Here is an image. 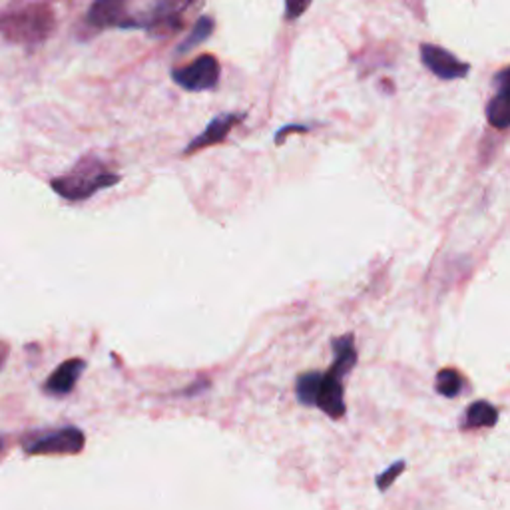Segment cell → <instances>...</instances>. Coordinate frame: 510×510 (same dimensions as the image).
I'll list each match as a JSON object with an SVG mask.
<instances>
[{
	"label": "cell",
	"instance_id": "obj_2",
	"mask_svg": "<svg viewBox=\"0 0 510 510\" xmlns=\"http://www.w3.org/2000/svg\"><path fill=\"white\" fill-rule=\"evenodd\" d=\"M120 180L122 175L98 156H85L61 178L50 180V188L69 202H85L100 190L118 186Z\"/></svg>",
	"mask_w": 510,
	"mask_h": 510
},
{
	"label": "cell",
	"instance_id": "obj_4",
	"mask_svg": "<svg viewBox=\"0 0 510 510\" xmlns=\"http://www.w3.org/2000/svg\"><path fill=\"white\" fill-rule=\"evenodd\" d=\"M54 30V16L48 8H28L24 12L4 16L3 32L8 43L35 46L45 43Z\"/></svg>",
	"mask_w": 510,
	"mask_h": 510
},
{
	"label": "cell",
	"instance_id": "obj_16",
	"mask_svg": "<svg viewBox=\"0 0 510 510\" xmlns=\"http://www.w3.org/2000/svg\"><path fill=\"white\" fill-rule=\"evenodd\" d=\"M405 471V461H397L393 463L387 471H383L377 474V489L379 490H387L393 482L397 481V476Z\"/></svg>",
	"mask_w": 510,
	"mask_h": 510
},
{
	"label": "cell",
	"instance_id": "obj_6",
	"mask_svg": "<svg viewBox=\"0 0 510 510\" xmlns=\"http://www.w3.org/2000/svg\"><path fill=\"white\" fill-rule=\"evenodd\" d=\"M419 53L425 69L434 74L439 80H463L468 77V72H471V64L463 62L461 58H457L453 53H449L447 48L439 45L423 43Z\"/></svg>",
	"mask_w": 510,
	"mask_h": 510
},
{
	"label": "cell",
	"instance_id": "obj_14",
	"mask_svg": "<svg viewBox=\"0 0 510 510\" xmlns=\"http://www.w3.org/2000/svg\"><path fill=\"white\" fill-rule=\"evenodd\" d=\"M321 385V373L320 371H307L301 373L295 381V397L301 405L315 407L317 393H320Z\"/></svg>",
	"mask_w": 510,
	"mask_h": 510
},
{
	"label": "cell",
	"instance_id": "obj_10",
	"mask_svg": "<svg viewBox=\"0 0 510 510\" xmlns=\"http://www.w3.org/2000/svg\"><path fill=\"white\" fill-rule=\"evenodd\" d=\"M86 369V361L85 359H69V361H62L56 369L48 375V379L45 381V391L50 393V395L62 397L69 395V393L74 391L77 383L80 379V375Z\"/></svg>",
	"mask_w": 510,
	"mask_h": 510
},
{
	"label": "cell",
	"instance_id": "obj_18",
	"mask_svg": "<svg viewBox=\"0 0 510 510\" xmlns=\"http://www.w3.org/2000/svg\"><path fill=\"white\" fill-rule=\"evenodd\" d=\"M309 128L307 126H301V124H291V126H283L278 134H275V144L281 146V142H283V136H287V134L291 132H307Z\"/></svg>",
	"mask_w": 510,
	"mask_h": 510
},
{
	"label": "cell",
	"instance_id": "obj_11",
	"mask_svg": "<svg viewBox=\"0 0 510 510\" xmlns=\"http://www.w3.org/2000/svg\"><path fill=\"white\" fill-rule=\"evenodd\" d=\"M331 347H333V363H331V367L347 377V375L353 371V367L357 365L355 336H353V333H345V336H343V337L333 339Z\"/></svg>",
	"mask_w": 510,
	"mask_h": 510
},
{
	"label": "cell",
	"instance_id": "obj_9",
	"mask_svg": "<svg viewBox=\"0 0 510 510\" xmlns=\"http://www.w3.org/2000/svg\"><path fill=\"white\" fill-rule=\"evenodd\" d=\"M244 118H246V114H231V112H223L220 116H215V118L207 124L206 130L191 140L186 148H183V156H190L194 152H199V150H204V148L222 144V142L230 136L233 126Z\"/></svg>",
	"mask_w": 510,
	"mask_h": 510
},
{
	"label": "cell",
	"instance_id": "obj_12",
	"mask_svg": "<svg viewBox=\"0 0 510 510\" xmlns=\"http://www.w3.org/2000/svg\"><path fill=\"white\" fill-rule=\"evenodd\" d=\"M498 421V411L495 405L487 401H476L465 413L463 429H482V426H495Z\"/></svg>",
	"mask_w": 510,
	"mask_h": 510
},
{
	"label": "cell",
	"instance_id": "obj_15",
	"mask_svg": "<svg viewBox=\"0 0 510 510\" xmlns=\"http://www.w3.org/2000/svg\"><path fill=\"white\" fill-rule=\"evenodd\" d=\"M465 379L461 377V373L457 369H441L437 373V383H434V389H437L439 395L447 399H455L461 395Z\"/></svg>",
	"mask_w": 510,
	"mask_h": 510
},
{
	"label": "cell",
	"instance_id": "obj_17",
	"mask_svg": "<svg viewBox=\"0 0 510 510\" xmlns=\"http://www.w3.org/2000/svg\"><path fill=\"white\" fill-rule=\"evenodd\" d=\"M313 0H286V20L295 22L307 12V8L312 6Z\"/></svg>",
	"mask_w": 510,
	"mask_h": 510
},
{
	"label": "cell",
	"instance_id": "obj_8",
	"mask_svg": "<svg viewBox=\"0 0 510 510\" xmlns=\"http://www.w3.org/2000/svg\"><path fill=\"white\" fill-rule=\"evenodd\" d=\"M495 94L487 104V120L492 128L508 130L510 128V66L498 70L492 78Z\"/></svg>",
	"mask_w": 510,
	"mask_h": 510
},
{
	"label": "cell",
	"instance_id": "obj_3",
	"mask_svg": "<svg viewBox=\"0 0 510 510\" xmlns=\"http://www.w3.org/2000/svg\"><path fill=\"white\" fill-rule=\"evenodd\" d=\"M27 455H80L85 450L86 437L78 426H61V429L32 431L20 441Z\"/></svg>",
	"mask_w": 510,
	"mask_h": 510
},
{
	"label": "cell",
	"instance_id": "obj_7",
	"mask_svg": "<svg viewBox=\"0 0 510 510\" xmlns=\"http://www.w3.org/2000/svg\"><path fill=\"white\" fill-rule=\"evenodd\" d=\"M343 377L345 375L337 369H331L328 373H321V385L320 393H317L315 407L329 417V419H341L347 413L345 403V387H343Z\"/></svg>",
	"mask_w": 510,
	"mask_h": 510
},
{
	"label": "cell",
	"instance_id": "obj_1",
	"mask_svg": "<svg viewBox=\"0 0 510 510\" xmlns=\"http://www.w3.org/2000/svg\"><path fill=\"white\" fill-rule=\"evenodd\" d=\"M194 0H92L86 22L96 30H144L168 36L182 28L183 12Z\"/></svg>",
	"mask_w": 510,
	"mask_h": 510
},
{
	"label": "cell",
	"instance_id": "obj_13",
	"mask_svg": "<svg viewBox=\"0 0 510 510\" xmlns=\"http://www.w3.org/2000/svg\"><path fill=\"white\" fill-rule=\"evenodd\" d=\"M214 30H215V22H214L212 16H199L194 27H191V32L186 36V40H183V43L178 46L175 53L186 54V53H190V50H194L196 46L204 45L206 40L214 35Z\"/></svg>",
	"mask_w": 510,
	"mask_h": 510
},
{
	"label": "cell",
	"instance_id": "obj_5",
	"mask_svg": "<svg viewBox=\"0 0 510 510\" xmlns=\"http://www.w3.org/2000/svg\"><path fill=\"white\" fill-rule=\"evenodd\" d=\"M222 64L214 54L198 56L194 62L172 70V80L188 92H207L220 85Z\"/></svg>",
	"mask_w": 510,
	"mask_h": 510
}]
</instances>
